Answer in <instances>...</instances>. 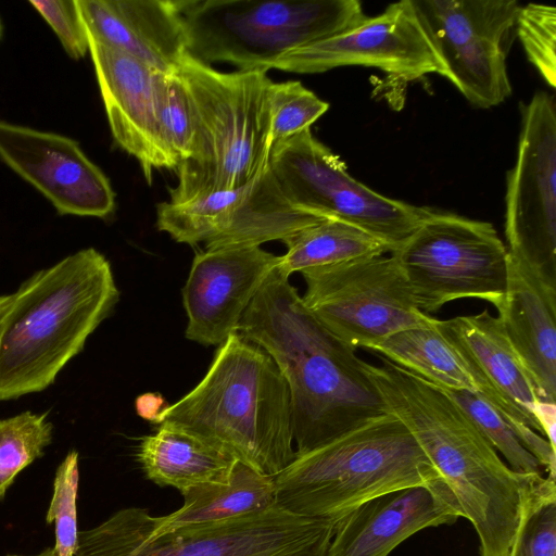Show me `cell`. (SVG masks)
I'll return each instance as SVG.
<instances>
[{
    "label": "cell",
    "mask_w": 556,
    "mask_h": 556,
    "mask_svg": "<svg viewBox=\"0 0 556 556\" xmlns=\"http://www.w3.org/2000/svg\"><path fill=\"white\" fill-rule=\"evenodd\" d=\"M238 332L270 355L287 382L296 455L389 413L363 359L314 318L277 267Z\"/></svg>",
    "instance_id": "obj_1"
},
{
    "label": "cell",
    "mask_w": 556,
    "mask_h": 556,
    "mask_svg": "<svg viewBox=\"0 0 556 556\" xmlns=\"http://www.w3.org/2000/svg\"><path fill=\"white\" fill-rule=\"evenodd\" d=\"M363 362L389 413L413 433L475 527L481 556H507L526 493L544 476L513 470L443 390L379 356Z\"/></svg>",
    "instance_id": "obj_2"
},
{
    "label": "cell",
    "mask_w": 556,
    "mask_h": 556,
    "mask_svg": "<svg viewBox=\"0 0 556 556\" xmlns=\"http://www.w3.org/2000/svg\"><path fill=\"white\" fill-rule=\"evenodd\" d=\"M118 299L111 264L93 248L26 279L0 307V401L51 386Z\"/></svg>",
    "instance_id": "obj_3"
},
{
    "label": "cell",
    "mask_w": 556,
    "mask_h": 556,
    "mask_svg": "<svg viewBox=\"0 0 556 556\" xmlns=\"http://www.w3.org/2000/svg\"><path fill=\"white\" fill-rule=\"evenodd\" d=\"M159 425L191 433L271 477L296 455L287 382L270 355L239 332L219 345L203 379L168 405Z\"/></svg>",
    "instance_id": "obj_4"
},
{
    "label": "cell",
    "mask_w": 556,
    "mask_h": 556,
    "mask_svg": "<svg viewBox=\"0 0 556 556\" xmlns=\"http://www.w3.org/2000/svg\"><path fill=\"white\" fill-rule=\"evenodd\" d=\"M176 73L189 101L193 144L176 168L169 202L245 185L268 165L273 146L267 72L224 73L187 53Z\"/></svg>",
    "instance_id": "obj_5"
},
{
    "label": "cell",
    "mask_w": 556,
    "mask_h": 556,
    "mask_svg": "<svg viewBox=\"0 0 556 556\" xmlns=\"http://www.w3.org/2000/svg\"><path fill=\"white\" fill-rule=\"evenodd\" d=\"M439 478L409 429L387 413L295 455L274 477L276 505L338 522L372 497Z\"/></svg>",
    "instance_id": "obj_6"
},
{
    "label": "cell",
    "mask_w": 556,
    "mask_h": 556,
    "mask_svg": "<svg viewBox=\"0 0 556 556\" xmlns=\"http://www.w3.org/2000/svg\"><path fill=\"white\" fill-rule=\"evenodd\" d=\"M187 53L238 71H265L296 48L339 34L366 15L357 0H173Z\"/></svg>",
    "instance_id": "obj_7"
},
{
    "label": "cell",
    "mask_w": 556,
    "mask_h": 556,
    "mask_svg": "<svg viewBox=\"0 0 556 556\" xmlns=\"http://www.w3.org/2000/svg\"><path fill=\"white\" fill-rule=\"evenodd\" d=\"M338 522L298 516L275 505L152 535L130 507L78 532L74 556H327Z\"/></svg>",
    "instance_id": "obj_8"
},
{
    "label": "cell",
    "mask_w": 556,
    "mask_h": 556,
    "mask_svg": "<svg viewBox=\"0 0 556 556\" xmlns=\"http://www.w3.org/2000/svg\"><path fill=\"white\" fill-rule=\"evenodd\" d=\"M390 254L426 314L459 299H480L497 311L504 303L508 250L491 223L431 210Z\"/></svg>",
    "instance_id": "obj_9"
},
{
    "label": "cell",
    "mask_w": 556,
    "mask_h": 556,
    "mask_svg": "<svg viewBox=\"0 0 556 556\" xmlns=\"http://www.w3.org/2000/svg\"><path fill=\"white\" fill-rule=\"evenodd\" d=\"M268 166L286 198L307 212L349 223L402 245L431 208L384 197L354 179L345 163L311 129L271 146Z\"/></svg>",
    "instance_id": "obj_10"
},
{
    "label": "cell",
    "mask_w": 556,
    "mask_h": 556,
    "mask_svg": "<svg viewBox=\"0 0 556 556\" xmlns=\"http://www.w3.org/2000/svg\"><path fill=\"white\" fill-rule=\"evenodd\" d=\"M300 273L306 286L301 298L307 311L355 351L370 350L397 331L433 327L437 321L419 309L391 254L311 267Z\"/></svg>",
    "instance_id": "obj_11"
},
{
    "label": "cell",
    "mask_w": 556,
    "mask_h": 556,
    "mask_svg": "<svg viewBox=\"0 0 556 556\" xmlns=\"http://www.w3.org/2000/svg\"><path fill=\"white\" fill-rule=\"evenodd\" d=\"M448 79L476 108L489 109L511 94L507 56L516 38L515 0H410Z\"/></svg>",
    "instance_id": "obj_12"
},
{
    "label": "cell",
    "mask_w": 556,
    "mask_h": 556,
    "mask_svg": "<svg viewBox=\"0 0 556 556\" xmlns=\"http://www.w3.org/2000/svg\"><path fill=\"white\" fill-rule=\"evenodd\" d=\"M327 217L293 205L267 165L245 185L211 192L185 203L161 202L157 229L175 241L205 250L260 247L288 238Z\"/></svg>",
    "instance_id": "obj_13"
},
{
    "label": "cell",
    "mask_w": 556,
    "mask_h": 556,
    "mask_svg": "<svg viewBox=\"0 0 556 556\" xmlns=\"http://www.w3.org/2000/svg\"><path fill=\"white\" fill-rule=\"evenodd\" d=\"M506 182L507 250L556 283V104L544 91L522 105Z\"/></svg>",
    "instance_id": "obj_14"
},
{
    "label": "cell",
    "mask_w": 556,
    "mask_h": 556,
    "mask_svg": "<svg viewBox=\"0 0 556 556\" xmlns=\"http://www.w3.org/2000/svg\"><path fill=\"white\" fill-rule=\"evenodd\" d=\"M435 328L465 363L478 395L511 425L547 476L555 478V447L544 438L540 422L542 401L501 318L484 309L437 319Z\"/></svg>",
    "instance_id": "obj_15"
},
{
    "label": "cell",
    "mask_w": 556,
    "mask_h": 556,
    "mask_svg": "<svg viewBox=\"0 0 556 556\" xmlns=\"http://www.w3.org/2000/svg\"><path fill=\"white\" fill-rule=\"evenodd\" d=\"M351 65L375 67L405 80L441 73L410 0L392 3L339 34L291 50L270 70L314 74Z\"/></svg>",
    "instance_id": "obj_16"
},
{
    "label": "cell",
    "mask_w": 556,
    "mask_h": 556,
    "mask_svg": "<svg viewBox=\"0 0 556 556\" xmlns=\"http://www.w3.org/2000/svg\"><path fill=\"white\" fill-rule=\"evenodd\" d=\"M0 160L60 215L106 218L115 210L109 178L73 138L0 119Z\"/></svg>",
    "instance_id": "obj_17"
},
{
    "label": "cell",
    "mask_w": 556,
    "mask_h": 556,
    "mask_svg": "<svg viewBox=\"0 0 556 556\" xmlns=\"http://www.w3.org/2000/svg\"><path fill=\"white\" fill-rule=\"evenodd\" d=\"M279 261L261 247L198 252L181 292L186 338L205 346L220 345L238 332L243 314Z\"/></svg>",
    "instance_id": "obj_18"
},
{
    "label": "cell",
    "mask_w": 556,
    "mask_h": 556,
    "mask_svg": "<svg viewBox=\"0 0 556 556\" xmlns=\"http://www.w3.org/2000/svg\"><path fill=\"white\" fill-rule=\"evenodd\" d=\"M459 517V503L442 478L389 491L338 522L327 556H388L414 533Z\"/></svg>",
    "instance_id": "obj_19"
},
{
    "label": "cell",
    "mask_w": 556,
    "mask_h": 556,
    "mask_svg": "<svg viewBox=\"0 0 556 556\" xmlns=\"http://www.w3.org/2000/svg\"><path fill=\"white\" fill-rule=\"evenodd\" d=\"M101 98L114 141L140 164L149 185L155 169H176L159 130L154 76L157 71L111 47L89 40Z\"/></svg>",
    "instance_id": "obj_20"
},
{
    "label": "cell",
    "mask_w": 556,
    "mask_h": 556,
    "mask_svg": "<svg viewBox=\"0 0 556 556\" xmlns=\"http://www.w3.org/2000/svg\"><path fill=\"white\" fill-rule=\"evenodd\" d=\"M94 42L122 51L157 72H176L187 38L173 0H76Z\"/></svg>",
    "instance_id": "obj_21"
},
{
    "label": "cell",
    "mask_w": 556,
    "mask_h": 556,
    "mask_svg": "<svg viewBox=\"0 0 556 556\" xmlns=\"http://www.w3.org/2000/svg\"><path fill=\"white\" fill-rule=\"evenodd\" d=\"M498 317L539 399L555 404L556 283L508 252L507 290Z\"/></svg>",
    "instance_id": "obj_22"
},
{
    "label": "cell",
    "mask_w": 556,
    "mask_h": 556,
    "mask_svg": "<svg viewBox=\"0 0 556 556\" xmlns=\"http://www.w3.org/2000/svg\"><path fill=\"white\" fill-rule=\"evenodd\" d=\"M184 505L174 513L152 517L134 507L146 530L154 535L177 528L228 520L264 511L276 505L274 477L236 460L226 482H205L181 492Z\"/></svg>",
    "instance_id": "obj_23"
},
{
    "label": "cell",
    "mask_w": 556,
    "mask_h": 556,
    "mask_svg": "<svg viewBox=\"0 0 556 556\" xmlns=\"http://www.w3.org/2000/svg\"><path fill=\"white\" fill-rule=\"evenodd\" d=\"M137 458L146 477L181 493L205 482H226L237 460L231 455L180 429L159 425L140 440Z\"/></svg>",
    "instance_id": "obj_24"
},
{
    "label": "cell",
    "mask_w": 556,
    "mask_h": 556,
    "mask_svg": "<svg viewBox=\"0 0 556 556\" xmlns=\"http://www.w3.org/2000/svg\"><path fill=\"white\" fill-rule=\"evenodd\" d=\"M370 351L438 388L478 394L471 374L435 324L433 327L397 331L375 344Z\"/></svg>",
    "instance_id": "obj_25"
},
{
    "label": "cell",
    "mask_w": 556,
    "mask_h": 556,
    "mask_svg": "<svg viewBox=\"0 0 556 556\" xmlns=\"http://www.w3.org/2000/svg\"><path fill=\"white\" fill-rule=\"evenodd\" d=\"M286 254L278 271L289 278L295 271L391 253L390 248L349 223L325 218L283 239Z\"/></svg>",
    "instance_id": "obj_26"
},
{
    "label": "cell",
    "mask_w": 556,
    "mask_h": 556,
    "mask_svg": "<svg viewBox=\"0 0 556 556\" xmlns=\"http://www.w3.org/2000/svg\"><path fill=\"white\" fill-rule=\"evenodd\" d=\"M507 556H556L555 478H541L526 493Z\"/></svg>",
    "instance_id": "obj_27"
},
{
    "label": "cell",
    "mask_w": 556,
    "mask_h": 556,
    "mask_svg": "<svg viewBox=\"0 0 556 556\" xmlns=\"http://www.w3.org/2000/svg\"><path fill=\"white\" fill-rule=\"evenodd\" d=\"M52 430L48 413L27 410L0 420V500L16 475L42 456L52 441Z\"/></svg>",
    "instance_id": "obj_28"
},
{
    "label": "cell",
    "mask_w": 556,
    "mask_h": 556,
    "mask_svg": "<svg viewBox=\"0 0 556 556\" xmlns=\"http://www.w3.org/2000/svg\"><path fill=\"white\" fill-rule=\"evenodd\" d=\"M441 390L456 402L513 470L541 476L546 473L539 459L519 440L511 425L481 396L466 390Z\"/></svg>",
    "instance_id": "obj_29"
},
{
    "label": "cell",
    "mask_w": 556,
    "mask_h": 556,
    "mask_svg": "<svg viewBox=\"0 0 556 556\" xmlns=\"http://www.w3.org/2000/svg\"><path fill=\"white\" fill-rule=\"evenodd\" d=\"M154 97L160 136L177 168L191 155L193 127L186 89L176 72L155 73Z\"/></svg>",
    "instance_id": "obj_30"
},
{
    "label": "cell",
    "mask_w": 556,
    "mask_h": 556,
    "mask_svg": "<svg viewBox=\"0 0 556 556\" xmlns=\"http://www.w3.org/2000/svg\"><path fill=\"white\" fill-rule=\"evenodd\" d=\"M268 101L273 144L311 129L329 109L328 102L298 80L271 83Z\"/></svg>",
    "instance_id": "obj_31"
},
{
    "label": "cell",
    "mask_w": 556,
    "mask_h": 556,
    "mask_svg": "<svg viewBox=\"0 0 556 556\" xmlns=\"http://www.w3.org/2000/svg\"><path fill=\"white\" fill-rule=\"evenodd\" d=\"M516 35L528 60L544 80L556 87V8L529 3L520 7Z\"/></svg>",
    "instance_id": "obj_32"
},
{
    "label": "cell",
    "mask_w": 556,
    "mask_h": 556,
    "mask_svg": "<svg viewBox=\"0 0 556 556\" xmlns=\"http://www.w3.org/2000/svg\"><path fill=\"white\" fill-rule=\"evenodd\" d=\"M78 454L72 451L59 466L47 522H55L58 556H74L78 544L76 498L78 491Z\"/></svg>",
    "instance_id": "obj_33"
},
{
    "label": "cell",
    "mask_w": 556,
    "mask_h": 556,
    "mask_svg": "<svg viewBox=\"0 0 556 556\" xmlns=\"http://www.w3.org/2000/svg\"><path fill=\"white\" fill-rule=\"evenodd\" d=\"M29 4L50 25L68 56L79 60L89 52V39L76 0H31Z\"/></svg>",
    "instance_id": "obj_34"
},
{
    "label": "cell",
    "mask_w": 556,
    "mask_h": 556,
    "mask_svg": "<svg viewBox=\"0 0 556 556\" xmlns=\"http://www.w3.org/2000/svg\"><path fill=\"white\" fill-rule=\"evenodd\" d=\"M162 394L155 392H147L140 394L135 401V408L142 419L157 424L161 414L168 407Z\"/></svg>",
    "instance_id": "obj_35"
},
{
    "label": "cell",
    "mask_w": 556,
    "mask_h": 556,
    "mask_svg": "<svg viewBox=\"0 0 556 556\" xmlns=\"http://www.w3.org/2000/svg\"><path fill=\"white\" fill-rule=\"evenodd\" d=\"M8 556H21V555H8ZM34 556H58V554L53 547H49V548H46L40 554L34 555Z\"/></svg>",
    "instance_id": "obj_36"
},
{
    "label": "cell",
    "mask_w": 556,
    "mask_h": 556,
    "mask_svg": "<svg viewBox=\"0 0 556 556\" xmlns=\"http://www.w3.org/2000/svg\"><path fill=\"white\" fill-rule=\"evenodd\" d=\"M8 299H9V294L0 295V307L8 301Z\"/></svg>",
    "instance_id": "obj_37"
},
{
    "label": "cell",
    "mask_w": 556,
    "mask_h": 556,
    "mask_svg": "<svg viewBox=\"0 0 556 556\" xmlns=\"http://www.w3.org/2000/svg\"><path fill=\"white\" fill-rule=\"evenodd\" d=\"M1 35H2V24H1V20H0V38H1Z\"/></svg>",
    "instance_id": "obj_38"
}]
</instances>
